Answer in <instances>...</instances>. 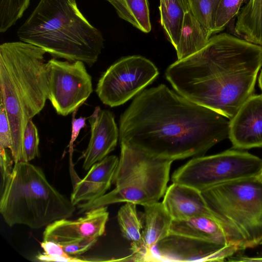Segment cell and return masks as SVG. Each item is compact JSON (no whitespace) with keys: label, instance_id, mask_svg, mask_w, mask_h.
<instances>
[{"label":"cell","instance_id":"cell-22","mask_svg":"<svg viewBox=\"0 0 262 262\" xmlns=\"http://www.w3.org/2000/svg\"><path fill=\"white\" fill-rule=\"evenodd\" d=\"M160 22L176 49L185 13L190 11L188 0H160Z\"/></svg>","mask_w":262,"mask_h":262},{"label":"cell","instance_id":"cell-18","mask_svg":"<svg viewBox=\"0 0 262 262\" xmlns=\"http://www.w3.org/2000/svg\"><path fill=\"white\" fill-rule=\"evenodd\" d=\"M169 233L219 244H229L225 231L220 224L211 218L204 216L184 220H172Z\"/></svg>","mask_w":262,"mask_h":262},{"label":"cell","instance_id":"cell-30","mask_svg":"<svg viewBox=\"0 0 262 262\" xmlns=\"http://www.w3.org/2000/svg\"><path fill=\"white\" fill-rule=\"evenodd\" d=\"M77 110L74 111L72 113V132L71 139L69 144V153L70 159H72V154L73 152V145L76 139L78 137L80 130L86 125L85 121L87 119L86 117L80 116L78 118H75Z\"/></svg>","mask_w":262,"mask_h":262},{"label":"cell","instance_id":"cell-10","mask_svg":"<svg viewBox=\"0 0 262 262\" xmlns=\"http://www.w3.org/2000/svg\"><path fill=\"white\" fill-rule=\"evenodd\" d=\"M48 99L56 113L66 116L78 110L93 92L92 77L81 61L46 63Z\"/></svg>","mask_w":262,"mask_h":262},{"label":"cell","instance_id":"cell-24","mask_svg":"<svg viewBox=\"0 0 262 262\" xmlns=\"http://www.w3.org/2000/svg\"><path fill=\"white\" fill-rule=\"evenodd\" d=\"M30 0H0V32L4 33L20 18Z\"/></svg>","mask_w":262,"mask_h":262},{"label":"cell","instance_id":"cell-34","mask_svg":"<svg viewBox=\"0 0 262 262\" xmlns=\"http://www.w3.org/2000/svg\"><path fill=\"white\" fill-rule=\"evenodd\" d=\"M228 260L238 261H262V256L250 257L242 255H233L228 258Z\"/></svg>","mask_w":262,"mask_h":262},{"label":"cell","instance_id":"cell-27","mask_svg":"<svg viewBox=\"0 0 262 262\" xmlns=\"http://www.w3.org/2000/svg\"><path fill=\"white\" fill-rule=\"evenodd\" d=\"M39 136L32 119L28 122L23 135L20 162H29L38 155Z\"/></svg>","mask_w":262,"mask_h":262},{"label":"cell","instance_id":"cell-13","mask_svg":"<svg viewBox=\"0 0 262 262\" xmlns=\"http://www.w3.org/2000/svg\"><path fill=\"white\" fill-rule=\"evenodd\" d=\"M228 137L236 149L262 147V95H253L229 121Z\"/></svg>","mask_w":262,"mask_h":262},{"label":"cell","instance_id":"cell-14","mask_svg":"<svg viewBox=\"0 0 262 262\" xmlns=\"http://www.w3.org/2000/svg\"><path fill=\"white\" fill-rule=\"evenodd\" d=\"M91 126V137L88 146L83 152V168L89 170L101 161L117 145L119 132L111 112L96 106L88 118Z\"/></svg>","mask_w":262,"mask_h":262},{"label":"cell","instance_id":"cell-21","mask_svg":"<svg viewBox=\"0 0 262 262\" xmlns=\"http://www.w3.org/2000/svg\"><path fill=\"white\" fill-rule=\"evenodd\" d=\"M234 31L242 39L262 47V0H248L237 14Z\"/></svg>","mask_w":262,"mask_h":262},{"label":"cell","instance_id":"cell-23","mask_svg":"<svg viewBox=\"0 0 262 262\" xmlns=\"http://www.w3.org/2000/svg\"><path fill=\"white\" fill-rule=\"evenodd\" d=\"M115 9L118 16L144 33L151 27L147 0H106Z\"/></svg>","mask_w":262,"mask_h":262},{"label":"cell","instance_id":"cell-6","mask_svg":"<svg viewBox=\"0 0 262 262\" xmlns=\"http://www.w3.org/2000/svg\"><path fill=\"white\" fill-rule=\"evenodd\" d=\"M201 192L229 244L239 251L262 245V183L257 177L224 183Z\"/></svg>","mask_w":262,"mask_h":262},{"label":"cell","instance_id":"cell-36","mask_svg":"<svg viewBox=\"0 0 262 262\" xmlns=\"http://www.w3.org/2000/svg\"><path fill=\"white\" fill-rule=\"evenodd\" d=\"M258 179L262 183V168L259 174L257 176Z\"/></svg>","mask_w":262,"mask_h":262},{"label":"cell","instance_id":"cell-15","mask_svg":"<svg viewBox=\"0 0 262 262\" xmlns=\"http://www.w3.org/2000/svg\"><path fill=\"white\" fill-rule=\"evenodd\" d=\"M163 196L162 203L172 220H184L204 216L217 222L208 208L201 191L194 188L172 183L167 188Z\"/></svg>","mask_w":262,"mask_h":262},{"label":"cell","instance_id":"cell-9","mask_svg":"<svg viewBox=\"0 0 262 262\" xmlns=\"http://www.w3.org/2000/svg\"><path fill=\"white\" fill-rule=\"evenodd\" d=\"M158 75L157 68L148 59L139 55L122 57L102 74L96 92L103 104L119 106L142 91Z\"/></svg>","mask_w":262,"mask_h":262},{"label":"cell","instance_id":"cell-12","mask_svg":"<svg viewBox=\"0 0 262 262\" xmlns=\"http://www.w3.org/2000/svg\"><path fill=\"white\" fill-rule=\"evenodd\" d=\"M108 215L107 207L104 206L89 210L76 220L55 221L45 228L43 241L63 245L83 239L98 238L105 232Z\"/></svg>","mask_w":262,"mask_h":262},{"label":"cell","instance_id":"cell-25","mask_svg":"<svg viewBox=\"0 0 262 262\" xmlns=\"http://www.w3.org/2000/svg\"><path fill=\"white\" fill-rule=\"evenodd\" d=\"M246 0H220L214 14L213 33H218L228 25L241 9Z\"/></svg>","mask_w":262,"mask_h":262},{"label":"cell","instance_id":"cell-2","mask_svg":"<svg viewBox=\"0 0 262 262\" xmlns=\"http://www.w3.org/2000/svg\"><path fill=\"white\" fill-rule=\"evenodd\" d=\"M261 66V46L224 33L170 64L165 77L180 95L230 120L253 95Z\"/></svg>","mask_w":262,"mask_h":262},{"label":"cell","instance_id":"cell-17","mask_svg":"<svg viewBox=\"0 0 262 262\" xmlns=\"http://www.w3.org/2000/svg\"><path fill=\"white\" fill-rule=\"evenodd\" d=\"M143 207L144 225L142 231V251L139 261H144L151 248L169 234L172 221L162 202L158 201Z\"/></svg>","mask_w":262,"mask_h":262},{"label":"cell","instance_id":"cell-28","mask_svg":"<svg viewBox=\"0 0 262 262\" xmlns=\"http://www.w3.org/2000/svg\"><path fill=\"white\" fill-rule=\"evenodd\" d=\"M12 147V137L9 120L4 104L0 102V148Z\"/></svg>","mask_w":262,"mask_h":262},{"label":"cell","instance_id":"cell-7","mask_svg":"<svg viewBox=\"0 0 262 262\" xmlns=\"http://www.w3.org/2000/svg\"><path fill=\"white\" fill-rule=\"evenodd\" d=\"M120 144V157L113 180L115 188L97 199L79 204L80 212L121 202L144 206L164 196L173 161Z\"/></svg>","mask_w":262,"mask_h":262},{"label":"cell","instance_id":"cell-19","mask_svg":"<svg viewBox=\"0 0 262 262\" xmlns=\"http://www.w3.org/2000/svg\"><path fill=\"white\" fill-rule=\"evenodd\" d=\"M211 35L189 11L185 15L176 49L178 60L196 53L207 43Z\"/></svg>","mask_w":262,"mask_h":262},{"label":"cell","instance_id":"cell-26","mask_svg":"<svg viewBox=\"0 0 262 262\" xmlns=\"http://www.w3.org/2000/svg\"><path fill=\"white\" fill-rule=\"evenodd\" d=\"M190 11L211 35L213 34L215 8L211 0H188Z\"/></svg>","mask_w":262,"mask_h":262},{"label":"cell","instance_id":"cell-1","mask_svg":"<svg viewBox=\"0 0 262 262\" xmlns=\"http://www.w3.org/2000/svg\"><path fill=\"white\" fill-rule=\"evenodd\" d=\"M226 117L163 84L139 94L122 114L120 144L171 160L204 156L228 136Z\"/></svg>","mask_w":262,"mask_h":262},{"label":"cell","instance_id":"cell-32","mask_svg":"<svg viewBox=\"0 0 262 262\" xmlns=\"http://www.w3.org/2000/svg\"><path fill=\"white\" fill-rule=\"evenodd\" d=\"M1 169L2 178L10 172L13 168V160L11 158L6 148H0Z\"/></svg>","mask_w":262,"mask_h":262},{"label":"cell","instance_id":"cell-4","mask_svg":"<svg viewBox=\"0 0 262 262\" xmlns=\"http://www.w3.org/2000/svg\"><path fill=\"white\" fill-rule=\"evenodd\" d=\"M17 34L21 41L55 58L81 61L89 67L104 48L101 32L84 16L75 0H40Z\"/></svg>","mask_w":262,"mask_h":262},{"label":"cell","instance_id":"cell-3","mask_svg":"<svg viewBox=\"0 0 262 262\" xmlns=\"http://www.w3.org/2000/svg\"><path fill=\"white\" fill-rule=\"evenodd\" d=\"M41 48L23 41L0 46V102L9 120L14 163L20 162L25 127L44 107L48 96Z\"/></svg>","mask_w":262,"mask_h":262},{"label":"cell","instance_id":"cell-5","mask_svg":"<svg viewBox=\"0 0 262 262\" xmlns=\"http://www.w3.org/2000/svg\"><path fill=\"white\" fill-rule=\"evenodd\" d=\"M75 210L71 200L49 183L42 170L29 162L14 163L2 178L0 212L10 227L21 224L38 229L70 217Z\"/></svg>","mask_w":262,"mask_h":262},{"label":"cell","instance_id":"cell-16","mask_svg":"<svg viewBox=\"0 0 262 262\" xmlns=\"http://www.w3.org/2000/svg\"><path fill=\"white\" fill-rule=\"evenodd\" d=\"M119 159L107 156L94 164L86 175L74 186L70 200L74 205L81 201H91L105 194L110 189Z\"/></svg>","mask_w":262,"mask_h":262},{"label":"cell","instance_id":"cell-31","mask_svg":"<svg viewBox=\"0 0 262 262\" xmlns=\"http://www.w3.org/2000/svg\"><path fill=\"white\" fill-rule=\"evenodd\" d=\"M40 246L44 251V254L55 256L69 257L71 256L66 253L61 246L55 242L49 241H43Z\"/></svg>","mask_w":262,"mask_h":262},{"label":"cell","instance_id":"cell-20","mask_svg":"<svg viewBox=\"0 0 262 262\" xmlns=\"http://www.w3.org/2000/svg\"><path fill=\"white\" fill-rule=\"evenodd\" d=\"M117 220L123 236L131 242V255L126 261H139L142 251V231L143 224L139 217L137 204L126 202L119 209Z\"/></svg>","mask_w":262,"mask_h":262},{"label":"cell","instance_id":"cell-29","mask_svg":"<svg viewBox=\"0 0 262 262\" xmlns=\"http://www.w3.org/2000/svg\"><path fill=\"white\" fill-rule=\"evenodd\" d=\"M98 238L83 239L74 242L61 245L64 251L72 256L79 255L92 248Z\"/></svg>","mask_w":262,"mask_h":262},{"label":"cell","instance_id":"cell-8","mask_svg":"<svg viewBox=\"0 0 262 262\" xmlns=\"http://www.w3.org/2000/svg\"><path fill=\"white\" fill-rule=\"evenodd\" d=\"M261 168L259 158L236 149L227 150L193 157L173 172L171 181L202 191L224 183L257 177Z\"/></svg>","mask_w":262,"mask_h":262},{"label":"cell","instance_id":"cell-11","mask_svg":"<svg viewBox=\"0 0 262 262\" xmlns=\"http://www.w3.org/2000/svg\"><path fill=\"white\" fill-rule=\"evenodd\" d=\"M238 251L234 245L169 233L151 248L144 261H224Z\"/></svg>","mask_w":262,"mask_h":262},{"label":"cell","instance_id":"cell-35","mask_svg":"<svg viewBox=\"0 0 262 262\" xmlns=\"http://www.w3.org/2000/svg\"><path fill=\"white\" fill-rule=\"evenodd\" d=\"M258 83H259V86L261 90L262 91V70H261V72L259 76Z\"/></svg>","mask_w":262,"mask_h":262},{"label":"cell","instance_id":"cell-33","mask_svg":"<svg viewBox=\"0 0 262 262\" xmlns=\"http://www.w3.org/2000/svg\"><path fill=\"white\" fill-rule=\"evenodd\" d=\"M36 258L40 261H64V262H74V261H84L85 260L80 259L76 256L65 257H55L48 255L45 254H39Z\"/></svg>","mask_w":262,"mask_h":262},{"label":"cell","instance_id":"cell-37","mask_svg":"<svg viewBox=\"0 0 262 262\" xmlns=\"http://www.w3.org/2000/svg\"><path fill=\"white\" fill-rule=\"evenodd\" d=\"M211 1L213 2V4L214 6V8H215V11L217 5V4H218V3H219L220 0H211Z\"/></svg>","mask_w":262,"mask_h":262}]
</instances>
